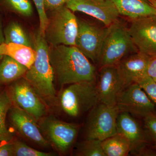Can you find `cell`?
<instances>
[{"mask_svg": "<svg viewBox=\"0 0 156 156\" xmlns=\"http://www.w3.org/2000/svg\"><path fill=\"white\" fill-rule=\"evenodd\" d=\"M49 58L54 77L61 88L78 82L95 81L96 69L76 46L50 47Z\"/></svg>", "mask_w": 156, "mask_h": 156, "instance_id": "cell-1", "label": "cell"}, {"mask_svg": "<svg viewBox=\"0 0 156 156\" xmlns=\"http://www.w3.org/2000/svg\"><path fill=\"white\" fill-rule=\"evenodd\" d=\"M33 41L36 56L24 78L48 106L55 105L57 98L53 83L55 77L49 58L50 47L39 29Z\"/></svg>", "mask_w": 156, "mask_h": 156, "instance_id": "cell-2", "label": "cell"}, {"mask_svg": "<svg viewBox=\"0 0 156 156\" xmlns=\"http://www.w3.org/2000/svg\"><path fill=\"white\" fill-rule=\"evenodd\" d=\"M136 52L128 28L118 20L107 27L98 63L100 68L116 66L124 57Z\"/></svg>", "mask_w": 156, "mask_h": 156, "instance_id": "cell-3", "label": "cell"}, {"mask_svg": "<svg viewBox=\"0 0 156 156\" xmlns=\"http://www.w3.org/2000/svg\"><path fill=\"white\" fill-rule=\"evenodd\" d=\"M58 100L66 114L73 118L81 116L99 102L95 81L69 84L62 90Z\"/></svg>", "mask_w": 156, "mask_h": 156, "instance_id": "cell-4", "label": "cell"}, {"mask_svg": "<svg viewBox=\"0 0 156 156\" xmlns=\"http://www.w3.org/2000/svg\"><path fill=\"white\" fill-rule=\"evenodd\" d=\"M48 17L44 37L51 46L64 45L76 46L78 19L66 5L52 11Z\"/></svg>", "mask_w": 156, "mask_h": 156, "instance_id": "cell-5", "label": "cell"}, {"mask_svg": "<svg viewBox=\"0 0 156 156\" xmlns=\"http://www.w3.org/2000/svg\"><path fill=\"white\" fill-rule=\"evenodd\" d=\"M38 123L46 140L62 154L71 148L80 130L79 125L58 120L52 115H46Z\"/></svg>", "mask_w": 156, "mask_h": 156, "instance_id": "cell-6", "label": "cell"}, {"mask_svg": "<svg viewBox=\"0 0 156 156\" xmlns=\"http://www.w3.org/2000/svg\"><path fill=\"white\" fill-rule=\"evenodd\" d=\"M89 112L85 129L86 139L102 141L118 133L117 119L119 111L116 106L99 102Z\"/></svg>", "mask_w": 156, "mask_h": 156, "instance_id": "cell-7", "label": "cell"}, {"mask_svg": "<svg viewBox=\"0 0 156 156\" xmlns=\"http://www.w3.org/2000/svg\"><path fill=\"white\" fill-rule=\"evenodd\" d=\"M8 91L13 105L30 115L37 122L47 115L48 105L24 78L13 82Z\"/></svg>", "mask_w": 156, "mask_h": 156, "instance_id": "cell-8", "label": "cell"}, {"mask_svg": "<svg viewBox=\"0 0 156 156\" xmlns=\"http://www.w3.org/2000/svg\"><path fill=\"white\" fill-rule=\"evenodd\" d=\"M117 128L118 133L128 140L131 145V152L134 154L144 156L147 150L155 146L144 126L143 127L129 113L119 112Z\"/></svg>", "mask_w": 156, "mask_h": 156, "instance_id": "cell-9", "label": "cell"}, {"mask_svg": "<svg viewBox=\"0 0 156 156\" xmlns=\"http://www.w3.org/2000/svg\"><path fill=\"white\" fill-rule=\"evenodd\" d=\"M116 106L119 112H126L142 119L156 114L155 105L137 83H133L122 90Z\"/></svg>", "mask_w": 156, "mask_h": 156, "instance_id": "cell-10", "label": "cell"}, {"mask_svg": "<svg viewBox=\"0 0 156 156\" xmlns=\"http://www.w3.org/2000/svg\"><path fill=\"white\" fill-rule=\"evenodd\" d=\"M129 34L137 51L150 58L156 56V16L131 20Z\"/></svg>", "mask_w": 156, "mask_h": 156, "instance_id": "cell-11", "label": "cell"}, {"mask_svg": "<svg viewBox=\"0 0 156 156\" xmlns=\"http://www.w3.org/2000/svg\"><path fill=\"white\" fill-rule=\"evenodd\" d=\"M107 27H101L85 20L78 19L76 47L89 59L98 63Z\"/></svg>", "mask_w": 156, "mask_h": 156, "instance_id": "cell-12", "label": "cell"}, {"mask_svg": "<svg viewBox=\"0 0 156 156\" xmlns=\"http://www.w3.org/2000/svg\"><path fill=\"white\" fill-rule=\"evenodd\" d=\"M66 5L96 18L108 27L118 20L120 14L112 0H69Z\"/></svg>", "mask_w": 156, "mask_h": 156, "instance_id": "cell-13", "label": "cell"}, {"mask_svg": "<svg viewBox=\"0 0 156 156\" xmlns=\"http://www.w3.org/2000/svg\"><path fill=\"white\" fill-rule=\"evenodd\" d=\"M8 114L13 127L23 137L41 147L51 146L42 134L38 122L34 117L14 105Z\"/></svg>", "mask_w": 156, "mask_h": 156, "instance_id": "cell-14", "label": "cell"}, {"mask_svg": "<svg viewBox=\"0 0 156 156\" xmlns=\"http://www.w3.org/2000/svg\"><path fill=\"white\" fill-rule=\"evenodd\" d=\"M96 87L99 102L115 106L118 98L124 89L116 66L100 68Z\"/></svg>", "mask_w": 156, "mask_h": 156, "instance_id": "cell-15", "label": "cell"}, {"mask_svg": "<svg viewBox=\"0 0 156 156\" xmlns=\"http://www.w3.org/2000/svg\"><path fill=\"white\" fill-rule=\"evenodd\" d=\"M150 58L138 51L126 56L116 66L124 89L147 75Z\"/></svg>", "mask_w": 156, "mask_h": 156, "instance_id": "cell-16", "label": "cell"}, {"mask_svg": "<svg viewBox=\"0 0 156 156\" xmlns=\"http://www.w3.org/2000/svg\"><path fill=\"white\" fill-rule=\"evenodd\" d=\"M120 15L131 20L156 16V9L148 0H112Z\"/></svg>", "mask_w": 156, "mask_h": 156, "instance_id": "cell-17", "label": "cell"}, {"mask_svg": "<svg viewBox=\"0 0 156 156\" xmlns=\"http://www.w3.org/2000/svg\"><path fill=\"white\" fill-rule=\"evenodd\" d=\"M6 55L29 69L33 64L36 53L34 48L25 45L4 43L0 46V56Z\"/></svg>", "mask_w": 156, "mask_h": 156, "instance_id": "cell-18", "label": "cell"}, {"mask_svg": "<svg viewBox=\"0 0 156 156\" xmlns=\"http://www.w3.org/2000/svg\"><path fill=\"white\" fill-rule=\"evenodd\" d=\"M28 69L14 58L4 55L0 61V84L9 83L24 77Z\"/></svg>", "mask_w": 156, "mask_h": 156, "instance_id": "cell-19", "label": "cell"}, {"mask_svg": "<svg viewBox=\"0 0 156 156\" xmlns=\"http://www.w3.org/2000/svg\"><path fill=\"white\" fill-rule=\"evenodd\" d=\"M101 146L106 156H127L131 152L130 142L123 134L118 132L102 140Z\"/></svg>", "mask_w": 156, "mask_h": 156, "instance_id": "cell-20", "label": "cell"}, {"mask_svg": "<svg viewBox=\"0 0 156 156\" xmlns=\"http://www.w3.org/2000/svg\"><path fill=\"white\" fill-rule=\"evenodd\" d=\"M13 105L8 89L0 87V142H10L13 139L12 132L6 126V117Z\"/></svg>", "mask_w": 156, "mask_h": 156, "instance_id": "cell-21", "label": "cell"}, {"mask_svg": "<svg viewBox=\"0 0 156 156\" xmlns=\"http://www.w3.org/2000/svg\"><path fill=\"white\" fill-rule=\"evenodd\" d=\"M4 34L5 43H13L34 48L33 41L17 22L10 23L4 29Z\"/></svg>", "mask_w": 156, "mask_h": 156, "instance_id": "cell-22", "label": "cell"}, {"mask_svg": "<svg viewBox=\"0 0 156 156\" xmlns=\"http://www.w3.org/2000/svg\"><path fill=\"white\" fill-rule=\"evenodd\" d=\"M98 140L86 139L78 144L76 155L79 156H106Z\"/></svg>", "mask_w": 156, "mask_h": 156, "instance_id": "cell-23", "label": "cell"}, {"mask_svg": "<svg viewBox=\"0 0 156 156\" xmlns=\"http://www.w3.org/2000/svg\"><path fill=\"white\" fill-rule=\"evenodd\" d=\"M13 156H53L54 154L37 150L20 140L12 142Z\"/></svg>", "mask_w": 156, "mask_h": 156, "instance_id": "cell-24", "label": "cell"}, {"mask_svg": "<svg viewBox=\"0 0 156 156\" xmlns=\"http://www.w3.org/2000/svg\"><path fill=\"white\" fill-rule=\"evenodd\" d=\"M7 6L12 11L26 17L33 14L31 4L28 0H4Z\"/></svg>", "mask_w": 156, "mask_h": 156, "instance_id": "cell-25", "label": "cell"}, {"mask_svg": "<svg viewBox=\"0 0 156 156\" xmlns=\"http://www.w3.org/2000/svg\"><path fill=\"white\" fill-rule=\"evenodd\" d=\"M156 107V82L149 76H146L137 82Z\"/></svg>", "mask_w": 156, "mask_h": 156, "instance_id": "cell-26", "label": "cell"}, {"mask_svg": "<svg viewBox=\"0 0 156 156\" xmlns=\"http://www.w3.org/2000/svg\"><path fill=\"white\" fill-rule=\"evenodd\" d=\"M38 14L40 20V30L41 34L44 36L45 31L48 23V17L45 10L44 0H33Z\"/></svg>", "mask_w": 156, "mask_h": 156, "instance_id": "cell-27", "label": "cell"}, {"mask_svg": "<svg viewBox=\"0 0 156 156\" xmlns=\"http://www.w3.org/2000/svg\"><path fill=\"white\" fill-rule=\"evenodd\" d=\"M142 119L144 127L156 147V114L150 115Z\"/></svg>", "mask_w": 156, "mask_h": 156, "instance_id": "cell-28", "label": "cell"}, {"mask_svg": "<svg viewBox=\"0 0 156 156\" xmlns=\"http://www.w3.org/2000/svg\"><path fill=\"white\" fill-rule=\"evenodd\" d=\"M69 0H44L46 11H52L61 6L65 5Z\"/></svg>", "mask_w": 156, "mask_h": 156, "instance_id": "cell-29", "label": "cell"}, {"mask_svg": "<svg viewBox=\"0 0 156 156\" xmlns=\"http://www.w3.org/2000/svg\"><path fill=\"white\" fill-rule=\"evenodd\" d=\"M147 74L156 82V56L150 58L148 64Z\"/></svg>", "mask_w": 156, "mask_h": 156, "instance_id": "cell-30", "label": "cell"}, {"mask_svg": "<svg viewBox=\"0 0 156 156\" xmlns=\"http://www.w3.org/2000/svg\"><path fill=\"white\" fill-rule=\"evenodd\" d=\"M0 156H13L12 142L0 144Z\"/></svg>", "mask_w": 156, "mask_h": 156, "instance_id": "cell-31", "label": "cell"}, {"mask_svg": "<svg viewBox=\"0 0 156 156\" xmlns=\"http://www.w3.org/2000/svg\"><path fill=\"white\" fill-rule=\"evenodd\" d=\"M5 43V36H4V30L3 29L2 22L0 18V46ZM3 56H0V61L2 58Z\"/></svg>", "mask_w": 156, "mask_h": 156, "instance_id": "cell-32", "label": "cell"}, {"mask_svg": "<svg viewBox=\"0 0 156 156\" xmlns=\"http://www.w3.org/2000/svg\"><path fill=\"white\" fill-rule=\"evenodd\" d=\"M148 1L156 9V0H148Z\"/></svg>", "mask_w": 156, "mask_h": 156, "instance_id": "cell-33", "label": "cell"}]
</instances>
